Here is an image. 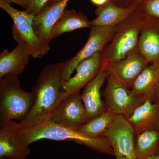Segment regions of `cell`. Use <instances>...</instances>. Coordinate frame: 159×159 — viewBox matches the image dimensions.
Listing matches in <instances>:
<instances>
[{"label":"cell","instance_id":"obj_3","mask_svg":"<svg viewBox=\"0 0 159 159\" xmlns=\"http://www.w3.org/2000/svg\"><path fill=\"white\" fill-rule=\"evenodd\" d=\"M32 92L23 90L16 75L0 79V125L20 122L27 117L33 104Z\"/></svg>","mask_w":159,"mask_h":159},{"label":"cell","instance_id":"obj_23","mask_svg":"<svg viewBox=\"0 0 159 159\" xmlns=\"http://www.w3.org/2000/svg\"><path fill=\"white\" fill-rule=\"evenodd\" d=\"M21 6L29 14L37 15L48 6L51 0H6Z\"/></svg>","mask_w":159,"mask_h":159},{"label":"cell","instance_id":"obj_13","mask_svg":"<svg viewBox=\"0 0 159 159\" xmlns=\"http://www.w3.org/2000/svg\"><path fill=\"white\" fill-rule=\"evenodd\" d=\"M138 46L149 64L159 60V19L143 14Z\"/></svg>","mask_w":159,"mask_h":159},{"label":"cell","instance_id":"obj_28","mask_svg":"<svg viewBox=\"0 0 159 159\" xmlns=\"http://www.w3.org/2000/svg\"><path fill=\"white\" fill-rule=\"evenodd\" d=\"M62 1V0H51L50 2L48 4V6H49L50 5H52V4H54V3H55L56 2H59L60 1Z\"/></svg>","mask_w":159,"mask_h":159},{"label":"cell","instance_id":"obj_25","mask_svg":"<svg viewBox=\"0 0 159 159\" xmlns=\"http://www.w3.org/2000/svg\"><path fill=\"white\" fill-rule=\"evenodd\" d=\"M117 6L122 7H127L133 5L136 0H111Z\"/></svg>","mask_w":159,"mask_h":159},{"label":"cell","instance_id":"obj_19","mask_svg":"<svg viewBox=\"0 0 159 159\" xmlns=\"http://www.w3.org/2000/svg\"><path fill=\"white\" fill-rule=\"evenodd\" d=\"M150 64L140 74L131 89L134 95L143 96L153 101L159 83V60Z\"/></svg>","mask_w":159,"mask_h":159},{"label":"cell","instance_id":"obj_24","mask_svg":"<svg viewBox=\"0 0 159 159\" xmlns=\"http://www.w3.org/2000/svg\"><path fill=\"white\" fill-rule=\"evenodd\" d=\"M137 8L143 14L159 19V0H143L137 4Z\"/></svg>","mask_w":159,"mask_h":159},{"label":"cell","instance_id":"obj_1","mask_svg":"<svg viewBox=\"0 0 159 159\" xmlns=\"http://www.w3.org/2000/svg\"><path fill=\"white\" fill-rule=\"evenodd\" d=\"M63 66V62L56 63L43 69L31 91L34 101L31 111L23 121L17 122L18 127H29L51 119L64 95V92L60 90L64 83L62 76Z\"/></svg>","mask_w":159,"mask_h":159},{"label":"cell","instance_id":"obj_18","mask_svg":"<svg viewBox=\"0 0 159 159\" xmlns=\"http://www.w3.org/2000/svg\"><path fill=\"white\" fill-rule=\"evenodd\" d=\"M137 6V3H134L129 7H120L114 4L111 0L107 4L99 6L96 9V18L91 21L92 26L112 27L118 25L135 11Z\"/></svg>","mask_w":159,"mask_h":159},{"label":"cell","instance_id":"obj_16","mask_svg":"<svg viewBox=\"0 0 159 159\" xmlns=\"http://www.w3.org/2000/svg\"><path fill=\"white\" fill-rule=\"evenodd\" d=\"M126 119L137 135L145 131L159 130V102L145 99Z\"/></svg>","mask_w":159,"mask_h":159},{"label":"cell","instance_id":"obj_4","mask_svg":"<svg viewBox=\"0 0 159 159\" xmlns=\"http://www.w3.org/2000/svg\"><path fill=\"white\" fill-rule=\"evenodd\" d=\"M143 14L137 9L118 25L112 39L101 52L102 68L125 58L138 47Z\"/></svg>","mask_w":159,"mask_h":159},{"label":"cell","instance_id":"obj_17","mask_svg":"<svg viewBox=\"0 0 159 159\" xmlns=\"http://www.w3.org/2000/svg\"><path fill=\"white\" fill-rule=\"evenodd\" d=\"M31 56L28 47L18 43L11 51L3 50L0 54V79L8 75L21 74L29 64Z\"/></svg>","mask_w":159,"mask_h":159},{"label":"cell","instance_id":"obj_29","mask_svg":"<svg viewBox=\"0 0 159 159\" xmlns=\"http://www.w3.org/2000/svg\"><path fill=\"white\" fill-rule=\"evenodd\" d=\"M149 159H159V154L157 155L154 156L152 157Z\"/></svg>","mask_w":159,"mask_h":159},{"label":"cell","instance_id":"obj_9","mask_svg":"<svg viewBox=\"0 0 159 159\" xmlns=\"http://www.w3.org/2000/svg\"><path fill=\"white\" fill-rule=\"evenodd\" d=\"M51 120L57 124L78 130L85 122V110L80 92H64L63 97L54 110Z\"/></svg>","mask_w":159,"mask_h":159},{"label":"cell","instance_id":"obj_26","mask_svg":"<svg viewBox=\"0 0 159 159\" xmlns=\"http://www.w3.org/2000/svg\"><path fill=\"white\" fill-rule=\"evenodd\" d=\"M91 2L95 6H101L107 4L111 0H90Z\"/></svg>","mask_w":159,"mask_h":159},{"label":"cell","instance_id":"obj_30","mask_svg":"<svg viewBox=\"0 0 159 159\" xmlns=\"http://www.w3.org/2000/svg\"><path fill=\"white\" fill-rule=\"evenodd\" d=\"M142 1H143V0H136V1L135 3H137V4H138V3H140V2H142Z\"/></svg>","mask_w":159,"mask_h":159},{"label":"cell","instance_id":"obj_15","mask_svg":"<svg viewBox=\"0 0 159 159\" xmlns=\"http://www.w3.org/2000/svg\"><path fill=\"white\" fill-rule=\"evenodd\" d=\"M16 122L0 125V158L26 159L30 155L29 145L19 138Z\"/></svg>","mask_w":159,"mask_h":159},{"label":"cell","instance_id":"obj_20","mask_svg":"<svg viewBox=\"0 0 159 159\" xmlns=\"http://www.w3.org/2000/svg\"><path fill=\"white\" fill-rule=\"evenodd\" d=\"M91 21L80 12L74 10H65L51 31V39H55L66 32L77 29L90 28Z\"/></svg>","mask_w":159,"mask_h":159},{"label":"cell","instance_id":"obj_12","mask_svg":"<svg viewBox=\"0 0 159 159\" xmlns=\"http://www.w3.org/2000/svg\"><path fill=\"white\" fill-rule=\"evenodd\" d=\"M102 69V54L99 52L80 63L75 70L76 74L65 81L62 89L67 93L80 92Z\"/></svg>","mask_w":159,"mask_h":159},{"label":"cell","instance_id":"obj_7","mask_svg":"<svg viewBox=\"0 0 159 159\" xmlns=\"http://www.w3.org/2000/svg\"><path fill=\"white\" fill-rule=\"evenodd\" d=\"M137 134L127 119L118 116L102 137L112 148L116 159H138L136 152Z\"/></svg>","mask_w":159,"mask_h":159},{"label":"cell","instance_id":"obj_10","mask_svg":"<svg viewBox=\"0 0 159 159\" xmlns=\"http://www.w3.org/2000/svg\"><path fill=\"white\" fill-rule=\"evenodd\" d=\"M149 64L138 46L124 59L110 64L105 69L108 74L130 89L140 74Z\"/></svg>","mask_w":159,"mask_h":159},{"label":"cell","instance_id":"obj_5","mask_svg":"<svg viewBox=\"0 0 159 159\" xmlns=\"http://www.w3.org/2000/svg\"><path fill=\"white\" fill-rule=\"evenodd\" d=\"M0 7L12 20V37L18 43L25 44L33 58H41L48 54L50 46L42 41L34 33L32 25L34 15L16 9L6 0H0Z\"/></svg>","mask_w":159,"mask_h":159},{"label":"cell","instance_id":"obj_27","mask_svg":"<svg viewBox=\"0 0 159 159\" xmlns=\"http://www.w3.org/2000/svg\"><path fill=\"white\" fill-rule=\"evenodd\" d=\"M154 102H159V83L156 90L155 93L154 97Z\"/></svg>","mask_w":159,"mask_h":159},{"label":"cell","instance_id":"obj_6","mask_svg":"<svg viewBox=\"0 0 159 159\" xmlns=\"http://www.w3.org/2000/svg\"><path fill=\"white\" fill-rule=\"evenodd\" d=\"M106 86L103 91L107 108L117 116L127 119L145 101L143 96H136L111 74H108Z\"/></svg>","mask_w":159,"mask_h":159},{"label":"cell","instance_id":"obj_11","mask_svg":"<svg viewBox=\"0 0 159 159\" xmlns=\"http://www.w3.org/2000/svg\"><path fill=\"white\" fill-rule=\"evenodd\" d=\"M108 75L107 70L102 68L97 76L84 87L81 97L85 108V123L107 110L105 102L101 99L100 89Z\"/></svg>","mask_w":159,"mask_h":159},{"label":"cell","instance_id":"obj_8","mask_svg":"<svg viewBox=\"0 0 159 159\" xmlns=\"http://www.w3.org/2000/svg\"><path fill=\"white\" fill-rule=\"evenodd\" d=\"M116 27L91 26L85 44L74 57L63 62L62 76L64 82L71 78L80 63L104 50L112 39Z\"/></svg>","mask_w":159,"mask_h":159},{"label":"cell","instance_id":"obj_22","mask_svg":"<svg viewBox=\"0 0 159 159\" xmlns=\"http://www.w3.org/2000/svg\"><path fill=\"white\" fill-rule=\"evenodd\" d=\"M117 116L113 112L107 109L102 114L86 122L78 131L89 138L97 139L102 137Z\"/></svg>","mask_w":159,"mask_h":159},{"label":"cell","instance_id":"obj_14","mask_svg":"<svg viewBox=\"0 0 159 159\" xmlns=\"http://www.w3.org/2000/svg\"><path fill=\"white\" fill-rule=\"evenodd\" d=\"M69 1L62 0L46 6L39 14L34 16L32 24L34 33L46 44L49 46L52 40V29L64 12Z\"/></svg>","mask_w":159,"mask_h":159},{"label":"cell","instance_id":"obj_2","mask_svg":"<svg viewBox=\"0 0 159 159\" xmlns=\"http://www.w3.org/2000/svg\"><path fill=\"white\" fill-rule=\"evenodd\" d=\"M16 125L18 136L21 142L26 145L42 140L48 139L57 141H74L85 145L101 153L114 156L112 148L103 137L93 139L84 135L78 130H73L57 124L51 119H48L35 125L27 127Z\"/></svg>","mask_w":159,"mask_h":159},{"label":"cell","instance_id":"obj_21","mask_svg":"<svg viewBox=\"0 0 159 159\" xmlns=\"http://www.w3.org/2000/svg\"><path fill=\"white\" fill-rule=\"evenodd\" d=\"M136 152L138 159H149L159 154V130L145 131L137 135Z\"/></svg>","mask_w":159,"mask_h":159}]
</instances>
